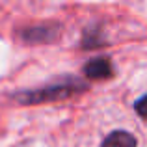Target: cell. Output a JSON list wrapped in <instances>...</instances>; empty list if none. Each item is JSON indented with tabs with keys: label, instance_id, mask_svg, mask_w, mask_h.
Here are the masks:
<instances>
[{
	"label": "cell",
	"instance_id": "obj_1",
	"mask_svg": "<svg viewBox=\"0 0 147 147\" xmlns=\"http://www.w3.org/2000/svg\"><path fill=\"white\" fill-rule=\"evenodd\" d=\"M88 90V84L80 78H63L56 84H50L45 88H37L32 91H24L19 93L17 99L22 104H39V102H49V100H61L67 99L75 93Z\"/></svg>",
	"mask_w": 147,
	"mask_h": 147
},
{
	"label": "cell",
	"instance_id": "obj_2",
	"mask_svg": "<svg viewBox=\"0 0 147 147\" xmlns=\"http://www.w3.org/2000/svg\"><path fill=\"white\" fill-rule=\"evenodd\" d=\"M60 36V26L58 24H37V26H28L19 32L24 43L30 45H39V43H52Z\"/></svg>",
	"mask_w": 147,
	"mask_h": 147
},
{
	"label": "cell",
	"instance_id": "obj_3",
	"mask_svg": "<svg viewBox=\"0 0 147 147\" xmlns=\"http://www.w3.org/2000/svg\"><path fill=\"white\" fill-rule=\"evenodd\" d=\"M82 73L88 76V78H110L114 75V67H112V61L108 60L106 56H99L90 60L86 65L82 67Z\"/></svg>",
	"mask_w": 147,
	"mask_h": 147
},
{
	"label": "cell",
	"instance_id": "obj_4",
	"mask_svg": "<svg viewBox=\"0 0 147 147\" xmlns=\"http://www.w3.org/2000/svg\"><path fill=\"white\" fill-rule=\"evenodd\" d=\"M100 147H136V138L127 130H114L104 138Z\"/></svg>",
	"mask_w": 147,
	"mask_h": 147
},
{
	"label": "cell",
	"instance_id": "obj_5",
	"mask_svg": "<svg viewBox=\"0 0 147 147\" xmlns=\"http://www.w3.org/2000/svg\"><path fill=\"white\" fill-rule=\"evenodd\" d=\"M104 45H106V41L102 37V30H99V28L84 30V36H82L84 49H97V47H104Z\"/></svg>",
	"mask_w": 147,
	"mask_h": 147
},
{
	"label": "cell",
	"instance_id": "obj_6",
	"mask_svg": "<svg viewBox=\"0 0 147 147\" xmlns=\"http://www.w3.org/2000/svg\"><path fill=\"white\" fill-rule=\"evenodd\" d=\"M134 110H136V114L140 115L144 121H147V95L140 97L136 102H134Z\"/></svg>",
	"mask_w": 147,
	"mask_h": 147
}]
</instances>
